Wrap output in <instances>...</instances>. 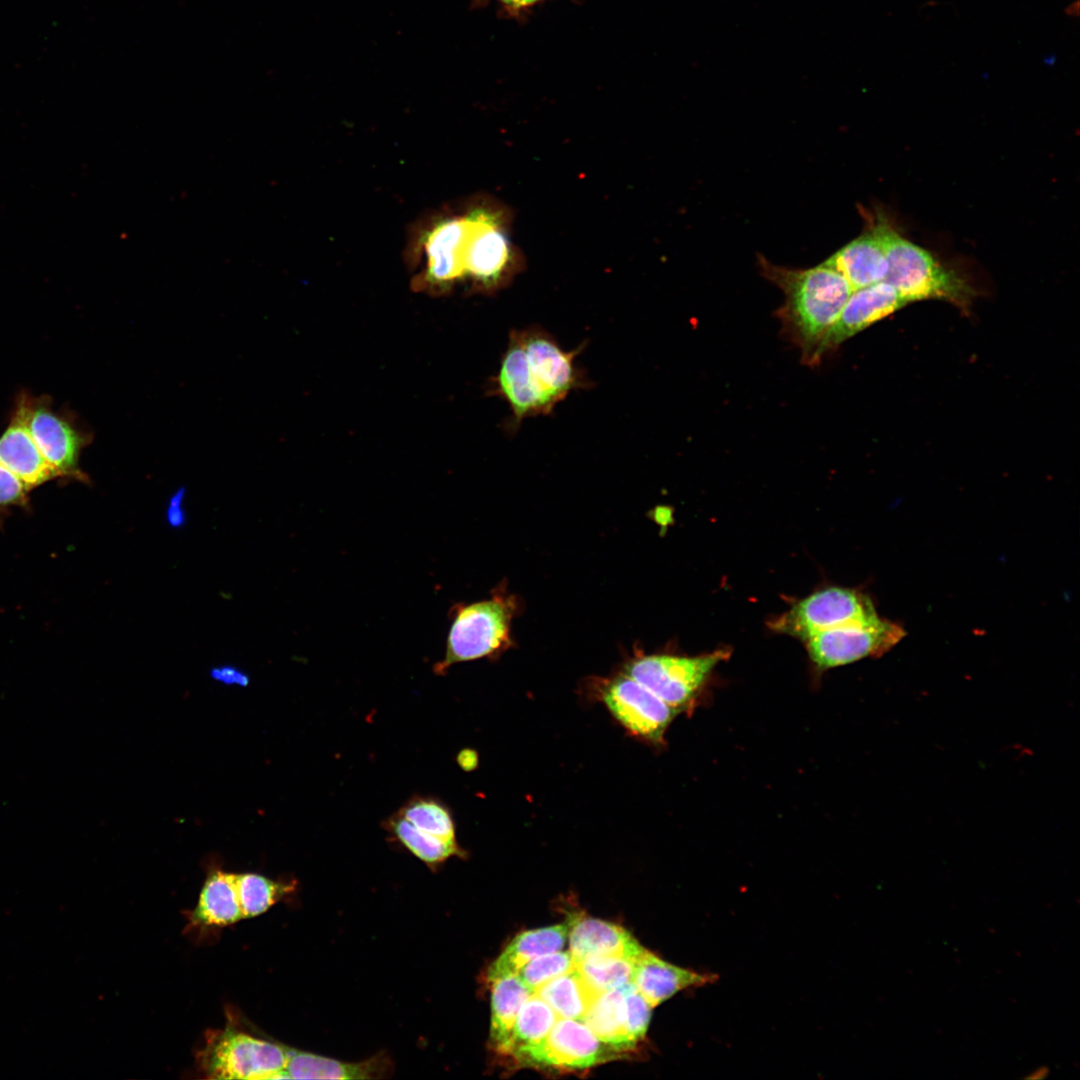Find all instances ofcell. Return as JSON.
<instances>
[{
	"label": "cell",
	"mask_w": 1080,
	"mask_h": 1080,
	"mask_svg": "<svg viewBox=\"0 0 1080 1080\" xmlns=\"http://www.w3.org/2000/svg\"><path fill=\"white\" fill-rule=\"evenodd\" d=\"M761 274L778 286L784 302L776 311L784 336L801 353V361L816 366L827 352L829 334L852 287L825 262L809 269H790L758 256Z\"/></svg>",
	"instance_id": "6da1fadb"
},
{
	"label": "cell",
	"mask_w": 1080,
	"mask_h": 1080,
	"mask_svg": "<svg viewBox=\"0 0 1080 1080\" xmlns=\"http://www.w3.org/2000/svg\"><path fill=\"white\" fill-rule=\"evenodd\" d=\"M870 223L885 249L888 270L883 281L908 302L938 299L965 308L974 291L956 272L947 269L924 248L902 237L886 218L877 214Z\"/></svg>",
	"instance_id": "7a4b0ae2"
},
{
	"label": "cell",
	"mask_w": 1080,
	"mask_h": 1080,
	"mask_svg": "<svg viewBox=\"0 0 1080 1080\" xmlns=\"http://www.w3.org/2000/svg\"><path fill=\"white\" fill-rule=\"evenodd\" d=\"M514 611L512 596L504 592L469 604H454L448 613L444 654L433 665L434 674L445 675L455 664L493 657L508 647Z\"/></svg>",
	"instance_id": "3957f363"
},
{
	"label": "cell",
	"mask_w": 1080,
	"mask_h": 1080,
	"mask_svg": "<svg viewBox=\"0 0 1080 1080\" xmlns=\"http://www.w3.org/2000/svg\"><path fill=\"white\" fill-rule=\"evenodd\" d=\"M287 1047L227 1026L209 1033L197 1055L209 1079H285Z\"/></svg>",
	"instance_id": "277c9868"
},
{
	"label": "cell",
	"mask_w": 1080,
	"mask_h": 1080,
	"mask_svg": "<svg viewBox=\"0 0 1080 1080\" xmlns=\"http://www.w3.org/2000/svg\"><path fill=\"white\" fill-rule=\"evenodd\" d=\"M22 394L30 433L58 480L90 483L80 457L93 441V433L72 411L55 408L48 395L34 396L25 390Z\"/></svg>",
	"instance_id": "5b68a950"
},
{
	"label": "cell",
	"mask_w": 1080,
	"mask_h": 1080,
	"mask_svg": "<svg viewBox=\"0 0 1080 1080\" xmlns=\"http://www.w3.org/2000/svg\"><path fill=\"white\" fill-rule=\"evenodd\" d=\"M727 655L722 650L696 657L639 655L625 666L624 673L680 712L692 704L711 671Z\"/></svg>",
	"instance_id": "8992f818"
},
{
	"label": "cell",
	"mask_w": 1080,
	"mask_h": 1080,
	"mask_svg": "<svg viewBox=\"0 0 1080 1080\" xmlns=\"http://www.w3.org/2000/svg\"><path fill=\"white\" fill-rule=\"evenodd\" d=\"M878 618L869 598L856 591L833 587L811 594L775 619L771 627L806 640L837 627L868 623Z\"/></svg>",
	"instance_id": "52a82bcc"
},
{
	"label": "cell",
	"mask_w": 1080,
	"mask_h": 1080,
	"mask_svg": "<svg viewBox=\"0 0 1080 1080\" xmlns=\"http://www.w3.org/2000/svg\"><path fill=\"white\" fill-rule=\"evenodd\" d=\"M617 1056L582 1020L557 1018L542 1040L511 1057L519 1066L583 1070Z\"/></svg>",
	"instance_id": "ba28073f"
},
{
	"label": "cell",
	"mask_w": 1080,
	"mask_h": 1080,
	"mask_svg": "<svg viewBox=\"0 0 1080 1080\" xmlns=\"http://www.w3.org/2000/svg\"><path fill=\"white\" fill-rule=\"evenodd\" d=\"M905 635L904 630L879 617L868 623L850 624L819 632L805 640L811 660L821 670L881 656Z\"/></svg>",
	"instance_id": "9c48e42d"
},
{
	"label": "cell",
	"mask_w": 1080,
	"mask_h": 1080,
	"mask_svg": "<svg viewBox=\"0 0 1080 1080\" xmlns=\"http://www.w3.org/2000/svg\"><path fill=\"white\" fill-rule=\"evenodd\" d=\"M601 695L608 710L627 730L654 743L663 741L678 713L625 673L608 680Z\"/></svg>",
	"instance_id": "30bf717a"
},
{
	"label": "cell",
	"mask_w": 1080,
	"mask_h": 1080,
	"mask_svg": "<svg viewBox=\"0 0 1080 1080\" xmlns=\"http://www.w3.org/2000/svg\"><path fill=\"white\" fill-rule=\"evenodd\" d=\"M516 331L530 372L541 387L559 403L586 382L574 364L579 349L564 351L545 330L531 327Z\"/></svg>",
	"instance_id": "8fae6325"
},
{
	"label": "cell",
	"mask_w": 1080,
	"mask_h": 1080,
	"mask_svg": "<svg viewBox=\"0 0 1080 1080\" xmlns=\"http://www.w3.org/2000/svg\"><path fill=\"white\" fill-rule=\"evenodd\" d=\"M496 392L512 410V425L525 418L549 414L555 400L541 387L529 370L520 340L513 330L495 378Z\"/></svg>",
	"instance_id": "7c38bea8"
},
{
	"label": "cell",
	"mask_w": 1080,
	"mask_h": 1080,
	"mask_svg": "<svg viewBox=\"0 0 1080 1080\" xmlns=\"http://www.w3.org/2000/svg\"><path fill=\"white\" fill-rule=\"evenodd\" d=\"M0 464L29 491L58 480L30 433L22 391L15 399L8 425L0 435Z\"/></svg>",
	"instance_id": "4fadbf2b"
},
{
	"label": "cell",
	"mask_w": 1080,
	"mask_h": 1080,
	"mask_svg": "<svg viewBox=\"0 0 1080 1080\" xmlns=\"http://www.w3.org/2000/svg\"><path fill=\"white\" fill-rule=\"evenodd\" d=\"M907 304L886 281L854 290L829 334L827 352Z\"/></svg>",
	"instance_id": "5bb4252c"
},
{
	"label": "cell",
	"mask_w": 1080,
	"mask_h": 1080,
	"mask_svg": "<svg viewBox=\"0 0 1080 1080\" xmlns=\"http://www.w3.org/2000/svg\"><path fill=\"white\" fill-rule=\"evenodd\" d=\"M568 922L569 953L574 963L597 956L638 959L645 950L627 930L617 924L582 915H574Z\"/></svg>",
	"instance_id": "9a60e30c"
},
{
	"label": "cell",
	"mask_w": 1080,
	"mask_h": 1080,
	"mask_svg": "<svg viewBox=\"0 0 1080 1080\" xmlns=\"http://www.w3.org/2000/svg\"><path fill=\"white\" fill-rule=\"evenodd\" d=\"M717 979L715 974L679 967L645 949L636 960L632 983L655 1008L684 989L711 984Z\"/></svg>",
	"instance_id": "2e32d148"
},
{
	"label": "cell",
	"mask_w": 1080,
	"mask_h": 1080,
	"mask_svg": "<svg viewBox=\"0 0 1080 1080\" xmlns=\"http://www.w3.org/2000/svg\"><path fill=\"white\" fill-rule=\"evenodd\" d=\"M824 262L841 273L853 291L883 281L888 270L883 243L871 223Z\"/></svg>",
	"instance_id": "e0dca14e"
},
{
	"label": "cell",
	"mask_w": 1080,
	"mask_h": 1080,
	"mask_svg": "<svg viewBox=\"0 0 1080 1080\" xmlns=\"http://www.w3.org/2000/svg\"><path fill=\"white\" fill-rule=\"evenodd\" d=\"M285 1079H375L391 1071L384 1056L349 1063L287 1047Z\"/></svg>",
	"instance_id": "ac0fdd59"
},
{
	"label": "cell",
	"mask_w": 1080,
	"mask_h": 1080,
	"mask_svg": "<svg viewBox=\"0 0 1080 1080\" xmlns=\"http://www.w3.org/2000/svg\"><path fill=\"white\" fill-rule=\"evenodd\" d=\"M569 931V922L524 931L515 936L503 952L490 965L488 982L515 976L529 961L541 955L563 948Z\"/></svg>",
	"instance_id": "d6986e66"
},
{
	"label": "cell",
	"mask_w": 1080,
	"mask_h": 1080,
	"mask_svg": "<svg viewBox=\"0 0 1080 1080\" xmlns=\"http://www.w3.org/2000/svg\"><path fill=\"white\" fill-rule=\"evenodd\" d=\"M243 919L235 874L220 870L210 873L192 911L191 922L205 926H227Z\"/></svg>",
	"instance_id": "ffe728a7"
},
{
	"label": "cell",
	"mask_w": 1080,
	"mask_h": 1080,
	"mask_svg": "<svg viewBox=\"0 0 1080 1080\" xmlns=\"http://www.w3.org/2000/svg\"><path fill=\"white\" fill-rule=\"evenodd\" d=\"M489 984L491 986L489 1043L497 1054L508 1056L517 1014L533 992L517 976L499 978Z\"/></svg>",
	"instance_id": "44dd1931"
},
{
	"label": "cell",
	"mask_w": 1080,
	"mask_h": 1080,
	"mask_svg": "<svg viewBox=\"0 0 1080 1080\" xmlns=\"http://www.w3.org/2000/svg\"><path fill=\"white\" fill-rule=\"evenodd\" d=\"M625 986L597 994L582 1018L604 1044L619 1054L634 1049L626 1031Z\"/></svg>",
	"instance_id": "7402d4cb"
},
{
	"label": "cell",
	"mask_w": 1080,
	"mask_h": 1080,
	"mask_svg": "<svg viewBox=\"0 0 1080 1080\" xmlns=\"http://www.w3.org/2000/svg\"><path fill=\"white\" fill-rule=\"evenodd\" d=\"M389 838L431 867L444 863L450 857L463 856L464 851L457 840L448 841L416 829L410 822L394 812L381 823Z\"/></svg>",
	"instance_id": "603a6c76"
},
{
	"label": "cell",
	"mask_w": 1080,
	"mask_h": 1080,
	"mask_svg": "<svg viewBox=\"0 0 1080 1080\" xmlns=\"http://www.w3.org/2000/svg\"><path fill=\"white\" fill-rule=\"evenodd\" d=\"M534 994L544 1000L558 1018L582 1020L590 1002L597 995L584 982L575 967L539 987Z\"/></svg>",
	"instance_id": "cb8c5ba5"
},
{
	"label": "cell",
	"mask_w": 1080,
	"mask_h": 1080,
	"mask_svg": "<svg viewBox=\"0 0 1080 1080\" xmlns=\"http://www.w3.org/2000/svg\"><path fill=\"white\" fill-rule=\"evenodd\" d=\"M396 812L422 832L443 840H457L453 813L436 796L414 794Z\"/></svg>",
	"instance_id": "d4e9b609"
},
{
	"label": "cell",
	"mask_w": 1080,
	"mask_h": 1080,
	"mask_svg": "<svg viewBox=\"0 0 1080 1080\" xmlns=\"http://www.w3.org/2000/svg\"><path fill=\"white\" fill-rule=\"evenodd\" d=\"M636 960L625 956L588 957L574 963V967L588 987L599 994L632 983Z\"/></svg>",
	"instance_id": "484cf974"
},
{
	"label": "cell",
	"mask_w": 1080,
	"mask_h": 1080,
	"mask_svg": "<svg viewBox=\"0 0 1080 1080\" xmlns=\"http://www.w3.org/2000/svg\"><path fill=\"white\" fill-rule=\"evenodd\" d=\"M557 1015L552 1008L536 994L522 1004L517 1014L510 1042L509 1055L542 1040L553 1027Z\"/></svg>",
	"instance_id": "4316f807"
},
{
	"label": "cell",
	"mask_w": 1080,
	"mask_h": 1080,
	"mask_svg": "<svg viewBox=\"0 0 1080 1080\" xmlns=\"http://www.w3.org/2000/svg\"><path fill=\"white\" fill-rule=\"evenodd\" d=\"M235 883L244 919L266 912L294 889L293 884L275 881L255 873L235 874Z\"/></svg>",
	"instance_id": "83f0119b"
},
{
	"label": "cell",
	"mask_w": 1080,
	"mask_h": 1080,
	"mask_svg": "<svg viewBox=\"0 0 1080 1080\" xmlns=\"http://www.w3.org/2000/svg\"><path fill=\"white\" fill-rule=\"evenodd\" d=\"M574 961L569 951L541 955L526 963L515 975L533 993L548 981L569 972Z\"/></svg>",
	"instance_id": "f1b7e54d"
},
{
	"label": "cell",
	"mask_w": 1080,
	"mask_h": 1080,
	"mask_svg": "<svg viewBox=\"0 0 1080 1080\" xmlns=\"http://www.w3.org/2000/svg\"><path fill=\"white\" fill-rule=\"evenodd\" d=\"M624 1004L627 1037L630 1044L635 1048L637 1043L646 1035L653 1008L633 983H629L624 987Z\"/></svg>",
	"instance_id": "f546056e"
},
{
	"label": "cell",
	"mask_w": 1080,
	"mask_h": 1080,
	"mask_svg": "<svg viewBox=\"0 0 1080 1080\" xmlns=\"http://www.w3.org/2000/svg\"><path fill=\"white\" fill-rule=\"evenodd\" d=\"M29 490L0 464V521L15 508L29 507Z\"/></svg>",
	"instance_id": "4dcf8cb0"
},
{
	"label": "cell",
	"mask_w": 1080,
	"mask_h": 1080,
	"mask_svg": "<svg viewBox=\"0 0 1080 1080\" xmlns=\"http://www.w3.org/2000/svg\"><path fill=\"white\" fill-rule=\"evenodd\" d=\"M210 676L213 680L229 686L246 687L250 683L249 675L233 665L216 666L210 670Z\"/></svg>",
	"instance_id": "1f68e13d"
},
{
	"label": "cell",
	"mask_w": 1080,
	"mask_h": 1080,
	"mask_svg": "<svg viewBox=\"0 0 1080 1080\" xmlns=\"http://www.w3.org/2000/svg\"><path fill=\"white\" fill-rule=\"evenodd\" d=\"M185 492V488H179L168 501L166 520L171 528H182L187 521V514L183 507Z\"/></svg>",
	"instance_id": "d6a6232c"
},
{
	"label": "cell",
	"mask_w": 1080,
	"mask_h": 1080,
	"mask_svg": "<svg viewBox=\"0 0 1080 1080\" xmlns=\"http://www.w3.org/2000/svg\"><path fill=\"white\" fill-rule=\"evenodd\" d=\"M505 8L511 11H520L529 8L543 0H497Z\"/></svg>",
	"instance_id": "836d02e7"
},
{
	"label": "cell",
	"mask_w": 1080,
	"mask_h": 1080,
	"mask_svg": "<svg viewBox=\"0 0 1080 1080\" xmlns=\"http://www.w3.org/2000/svg\"><path fill=\"white\" fill-rule=\"evenodd\" d=\"M474 756L475 753L471 750L461 751L457 756V762L465 770L472 769L474 767V763L476 762V758Z\"/></svg>",
	"instance_id": "e575fe53"
},
{
	"label": "cell",
	"mask_w": 1080,
	"mask_h": 1080,
	"mask_svg": "<svg viewBox=\"0 0 1080 1080\" xmlns=\"http://www.w3.org/2000/svg\"><path fill=\"white\" fill-rule=\"evenodd\" d=\"M1049 1075V1068L1046 1066H1039L1031 1070L1025 1078L1027 1080H1042Z\"/></svg>",
	"instance_id": "d590c367"
},
{
	"label": "cell",
	"mask_w": 1080,
	"mask_h": 1080,
	"mask_svg": "<svg viewBox=\"0 0 1080 1080\" xmlns=\"http://www.w3.org/2000/svg\"><path fill=\"white\" fill-rule=\"evenodd\" d=\"M1065 13L1077 17L1079 15V1H1075L1065 9Z\"/></svg>",
	"instance_id": "8d00e7d4"
},
{
	"label": "cell",
	"mask_w": 1080,
	"mask_h": 1080,
	"mask_svg": "<svg viewBox=\"0 0 1080 1080\" xmlns=\"http://www.w3.org/2000/svg\"><path fill=\"white\" fill-rule=\"evenodd\" d=\"M1054 60H1055V57H1054V56H1052V57H1048V58H1047V60H1046V63H1048V64H1053Z\"/></svg>",
	"instance_id": "74e56055"
}]
</instances>
